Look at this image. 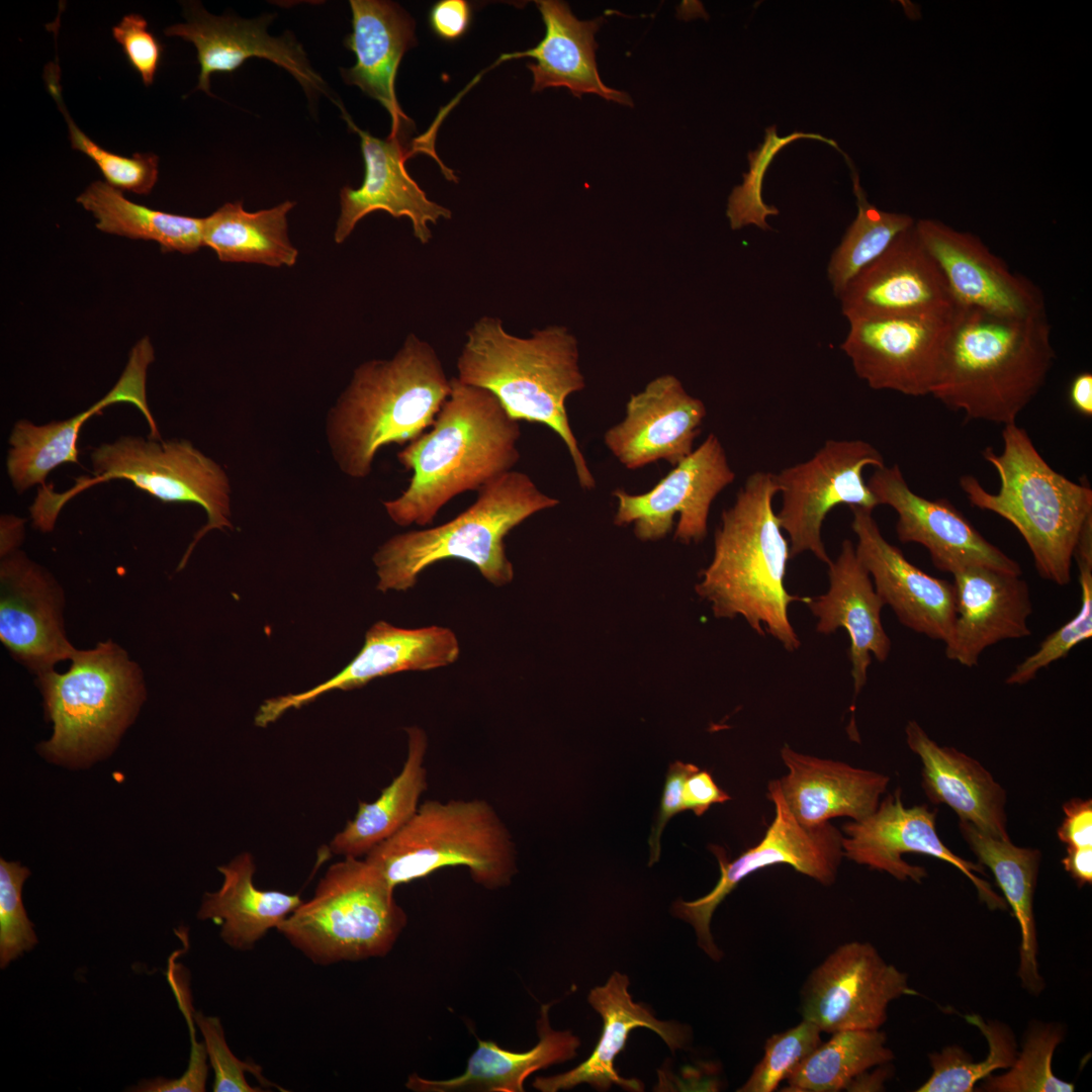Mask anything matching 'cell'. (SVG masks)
Listing matches in <instances>:
<instances>
[{
	"instance_id": "obj_33",
	"label": "cell",
	"mask_w": 1092,
	"mask_h": 1092,
	"mask_svg": "<svg viewBox=\"0 0 1092 1092\" xmlns=\"http://www.w3.org/2000/svg\"><path fill=\"white\" fill-rule=\"evenodd\" d=\"M909 748L922 762V788L933 804L948 806L960 820L995 838L1010 839L1005 790L975 758L941 746L916 722L905 728Z\"/></svg>"
},
{
	"instance_id": "obj_39",
	"label": "cell",
	"mask_w": 1092,
	"mask_h": 1092,
	"mask_svg": "<svg viewBox=\"0 0 1092 1092\" xmlns=\"http://www.w3.org/2000/svg\"><path fill=\"white\" fill-rule=\"evenodd\" d=\"M294 202L246 211L242 201L229 202L203 217V244L222 262H245L272 267L293 266L298 251L290 243L287 213Z\"/></svg>"
},
{
	"instance_id": "obj_26",
	"label": "cell",
	"mask_w": 1092,
	"mask_h": 1092,
	"mask_svg": "<svg viewBox=\"0 0 1092 1092\" xmlns=\"http://www.w3.org/2000/svg\"><path fill=\"white\" fill-rule=\"evenodd\" d=\"M187 22L167 27L164 33L192 42L200 66L197 89L210 94V76L231 73L250 58H262L288 71L308 97L327 92L323 78L312 69L301 44L286 32L280 37L268 34L267 25L275 15L256 19L213 16L198 4H190Z\"/></svg>"
},
{
	"instance_id": "obj_28",
	"label": "cell",
	"mask_w": 1092,
	"mask_h": 1092,
	"mask_svg": "<svg viewBox=\"0 0 1092 1092\" xmlns=\"http://www.w3.org/2000/svg\"><path fill=\"white\" fill-rule=\"evenodd\" d=\"M343 113L349 127L360 136L365 175L359 188L346 186L341 190L336 243L344 242L364 216L384 210L395 218L408 217L415 237L420 243L428 244L432 239L429 223H436L440 218L449 219L452 213L430 200L407 173L404 162L415 149L406 147L404 139L399 136L375 138L357 127L345 111Z\"/></svg>"
},
{
	"instance_id": "obj_3",
	"label": "cell",
	"mask_w": 1092,
	"mask_h": 1092,
	"mask_svg": "<svg viewBox=\"0 0 1092 1092\" xmlns=\"http://www.w3.org/2000/svg\"><path fill=\"white\" fill-rule=\"evenodd\" d=\"M778 492L774 473L756 471L747 477L734 504L722 513L712 561L696 590L711 603L716 617L742 616L759 635L766 631L794 651L801 643L788 608L809 598L790 595L785 587L791 556L772 507Z\"/></svg>"
},
{
	"instance_id": "obj_25",
	"label": "cell",
	"mask_w": 1092,
	"mask_h": 1092,
	"mask_svg": "<svg viewBox=\"0 0 1092 1092\" xmlns=\"http://www.w3.org/2000/svg\"><path fill=\"white\" fill-rule=\"evenodd\" d=\"M851 511L856 556L885 606L892 608L902 625L945 643L956 616L952 582L934 577L908 561L898 547L883 537L873 510Z\"/></svg>"
},
{
	"instance_id": "obj_56",
	"label": "cell",
	"mask_w": 1092,
	"mask_h": 1092,
	"mask_svg": "<svg viewBox=\"0 0 1092 1092\" xmlns=\"http://www.w3.org/2000/svg\"><path fill=\"white\" fill-rule=\"evenodd\" d=\"M731 797L715 783L708 770L698 768L685 782L682 803L685 811L690 810L702 816L714 804H722Z\"/></svg>"
},
{
	"instance_id": "obj_47",
	"label": "cell",
	"mask_w": 1092,
	"mask_h": 1092,
	"mask_svg": "<svg viewBox=\"0 0 1092 1092\" xmlns=\"http://www.w3.org/2000/svg\"><path fill=\"white\" fill-rule=\"evenodd\" d=\"M801 138H812L837 147L834 141L815 133L794 132L787 138H779L776 126L768 127L763 145L748 154L749 172L743 175L742 184L736 186L729 196L726 214L732 230L750 224L763 231L770 230L766 217L777 215L779 209L767 205L762 199L764 173L780 149Z\"/></svg>"
},
{
	"instance_id": "obj_1",
	"label": "cell",
	"mask_w": 1092,
	"mask_h": 1092,
	"mask_svg": "<svg viewBox=\"0 0 1092 1092\" xmlns=\"http://www.w3.org/2000/svg\"><path fill=\"white\" fill-rule=\"evenodd\" d=\"M449 396L428 432L397 454L407 487L383 502L398 526L432 525L439 511L467 490H479L520 459L519 422L490 391L450 378Z\"/></svg>"
},
{
	"instance_id": "obj_8",
	"label": "cell",
	"mask_w": 1092,
	"mask_h": 1092,
	"mask_svg": "<svg viewBox=\"0 0 1092 1092\" xmlns=\"http://www.w3.org/2000/svg\"><path fill=\"white\" fill-rule=\"evenodd\" d=\"M64 673L37 675L51 738L39 745L53 762L84 766L108 754L145 699L143 674L111 640L77 650Z\"/></svg>"
},
{
	"instance_id": "obj_32",
	"label": "cell",
	"mask_w": 1092,
	"mask_h": 1092,
	"mask_svg": "<svg viewBox=\"0 0 1092 1092\" xmlns=\"http://www.w3.org/2000/svg\"><path fill=\"white\" fill-rule=\"evenodd\" d=\"M828 566V592L809 598L806 604L818 618L817 632L830 634L838 628L846 630L850 640L848 655L856 697L867 682L872 654L883 662L891 650V640L881 620L885 604L848 539L842 542L838 557Z\"/></svg>"
},
{
	"instance_id": "obj_54",
	"label": "cell",
	"mask_w": 1092,
	"mask_h": 1092,
	"mask_svg": "<svg viewBox=\"0 0 1092 1092\" xmlns=\"http://www.w3.org/2000/svg\"><path fill=\"white\" fill-rule=\"evenodd\" d=\"M472 19L470 4L465 0H441L429 12V24L440 38L453 41L462 37Z\"/></svg>"
},
{
	"instance_id": "obj_13",
	"label": "cell",
	"mask_w": 1092,
	"mask_h": 1092,
	"mask_svg": "<svg viewBox=\"0 0 1092 1092\" xmlns=\"http://www.w3.org/2000/svg\"><path fill=\"white\" fill-rule=\"evenodd\" d=\"M884 465L880 451L866 441L829 440L812 458L775 474L783 500L778 518L789 535L791 558L810 551L829 565L821 538L824 519L838 505L879 506L862 471Z\"/></svg>"
},
{
	"instance_id": "obj_7",
	"label": "cell",
	"mask_w": 1092,
	"mask_h": 1092,
	"mask_svg": "<svg viewBox=\"0 0 1092 1092\" xmlns=\"http://www.w3.org/2000/svg\"><path fill=\"white\" fill-rule=\"evenodd\" d=\"M558 504L527 474L506 472L483 485L475 502L449 522L384 542L373 555L377 589L405 592L426 568L447 559L469 562L492 585H507L514 578V567L505 537L532 515Z\"/></svg>"
},
{
	"instance_id": "obj_9",
	"label": "cell",
	"mask_w": 1092,
	"mask_h": 1092,
	"mask_svg": "<svg viewBox=\"0 0 1092 1092\" xmlns=\"http://www.w3.org/2000/svg\"><path fill=\"white\" fill-rule=\"evenodd\" d=\"M364 858L395 889L447 867H465L479 886L496 890L517 872L511 833L483 799L428 800L396 833Z\"/></svg>"
},
{
	"instance_id": "obj_59",
	"label": "cell",
	"mask_w": 1092,
	"mask_h": 1092,
	"mask_svg": "<svg viewBox=\"0 0 1092 1092\" xmlns=\"http://www.w3.org/2000/svg\"><path fill=\"white\" fill-rule=\"evenodd\" d=\"M1 558L17 550L24 536V520L12 515L1 516L0 521Z\"/></svg>"
},
{
	"instance_id": "obj_21",
	"label": "cell",
	"mask_w": 1092,
	"mask_h": 1092,
	"mask_svg": "<svg viewBox=\"0 0 1092 1092\" xmlns=\"http://www.w3.org/2000/svg\"><path fill=\"white\" fill-rule=\"evenodd\" d=\"M0 586V639L20 663L38 675L74 656L52 574L16 550L1 558Z\"/></svg>"
},
{
	"instance_id": "obj_22",
	"label": "cell",
	"mask_w": 1092,
	"mask_h": 1092,
	"mask_svg": "<svg viewBox=\"0 0 1092 1092\" xmlns=\"http://www.w3.org/2000/svg\"><path fill=\"white\" fill-rule=\"evenodd\" d=\"M459 654L456 634L447 627L405 629L376 622L367 631L359 653L338 674L305 692L266 700L256 714L255 724L265 727L286 711L300 708L334 690L358 689L372 679L397 672L448 666Z\"/></svg>"
},
{
	"instance_id": "obj_12",
	"label": "cell",
	"mask_w": 1092,
	"mask_h": 1092,
	"mask_svg": "<svg viewBox=\"0 0 1092 1092\" xmlns=\"http://www.w3.org/2000/svg\"><path fill=\"white\" fill-rule=\"evenodd\" d=\"M767 790L775 806V818L763 838L733 860H729L722 847L711 845L720 867L717 884L705 896L693 901L679 899L672 906L673 914L694 927L699 946L714 961L721 960L722 952L710 930L712 916L742 880L759 870L785 863L823 886H831L844 857L839 829L830 822L813 827L802 825L789 810L779 780L770 781Z\"/></svg>"
},
{
	"instance_id": "obj_10",
	"label": "cell",
	"mask_w": 1092,
	"mask_h": 1092,
	"mask_svg": "<svg viewBox=\"0 0 1092 1092\" xmlns=\"http://www.w3.org/2000/svg\"><path fill=\"white\" fill-rule=\"evenodd\" d=\"M90 457L93 477L76 479L75 485L63 493L42 485L30 507L34 528L51 532L71 497L100 482L126 479L163 503H192L205 511L207 523L196 533L178 569L184 567L194 546L207 532L233 529L229 477L220 465L188 440L122 436L93 449Z\"/></svg>"
},
{
	"instance_id": "obj_49",
	"label": "cell",
	"mask_w": 1092,
	"mask_h": 1092,
	"mask_svg": "<svg viewBox=\"0 0 1092 1092\" xmlns=\"http://www.w3.org/2000/svg\"><path fill=\"white\" fill-rule=\"evenodd\" d=\"M30 872L17 861L0 860V968L31 950L38 942L22 902V886Z\"/></svg>"
},
{
	"instance_id": "obj_19",
	"label": "cell",
	"mask_w": 1092,
	"mask_h": 1092,
	"mask_svg": "<svg viewBox=\"0 0 1092 1092\" xmlns=\"http://www.w3.org/2000/svg\"><path fill=\"white\" fill-rule=\"evenodd\" d=\"M867 483L879 506L887 505L897 513L898 539L925 547L938 570L953 574L986 566L1022 574L1019 563L984 538L950 502L915 493L897 464L876 468Z\"/></svg>"
},
{
	"instance_id": "obj_51",
	"label": "cell",
	"mask_w": 1092,
	"mask_h": 1092,
	"mask_svg": "<svg viewBox=\"0 0 1092 1092\" xmlns=\"http://www.w3.org/2000/svg\"><path fill=\"white\" fill-rule=\"evenodd\" d=\"M112 36L121 46L129 65L139 73L144 85H152L161 63L163 48L149 30L147 20L141 14L129 13L112 27Z\"/></svg>"
},
{
	"instance_id": "obj_18",
	"label": "cell",
	"mask_w": 1092,
	"mask_h": 1092,
	"mask_svg": "<svg viewBox=\"0 0 1092 1092\" xmlns=\"http://www.w3.org/2000/svg\"><path fill=\"white\" fill-rule=\"evenodd\" d=\"M838 298L842 314L848 322L945 316L952 314L959 306L914 225L900 234Z\"/></svg>"
},
{
	"instance_id": "obj_41",
	"label": "cell",
	"mask_w": 1092,
	"mask_h": 1092,
	"mask_svg": "<svg viewBox=\"0 0 1092 1092\" xmlns=\"http://www.w3.org/2000/svg\"><path fill=\"white\" fill-rule=\"evenodd\" d=\"M879 1029L842 1030L812 1051L786 1079L787 1092H838L894 1059Z\"/></svg>"
},
{
	"instance_id": "obj_11",
	"label": "cell",
	"mask_w": 1092,
	"mask_h": 1092,
	"mask_svg": "<svg viewBox=\"0 0 1092 1092\" xmlns=\"http://www.w3.org/2000/svg\"><path fill=\"white\" fill-rule=\"evenodd\" d=\"M394 890L365 858L347 856L276 929L316 965L381 958L407 921Z\"/></svg>"
},
{
	"instance_id": "obj_30",
	"label": "cell",
	"mask_w": 1092,
	"mask_h": 1092,
	"mask_svg": "<svg viewBox=\"0 0 1092 1092\" xmlns=\"http://www.w3.org/2000/svg\"><path fill=\"white\" fill-rule=\"evenodd\" d=\"M352 33L344 40L356 63L341 69L348 85L361 89L379 102L391 118L389 135L404 139L415 128L402 112L395 94V79L404 53L416 46L415 20L397 3L379 0H351Z\"/></svg>"
},
{
	"instance_id": "obj_46",
	"label": "cell",
	"mask_w": 1092,
	"mask_h": 1092,
	"mask_svg": "<svg viewBox=\"0 0 1092 1092\" xmlns=\"http://www.w3.org/2000/svg\"><path fill=\"white\" fill-rule=\"evenodd\" d=\"M1059 1025L1037 1023L1027 1031L1020 1053L1006 1073L988 1076L980 1090L991 1092H1071L1072 1083L1057 1077L1054 1052L1063 1040Z\"/></svg>"
},
{
	"instance_id": "obj_55",
	"label": "cell",
	"mask_w": 1092,
	"mask_h": 1092,
	"mask_svg": "<svg viewBox=\"0 0 1092 1092\" xmlns=\"http://www.w3.org/2000/svg\"><path fill=\"white\" fill-rule=\"evenodd\" d=\"M1064 818L1057 830L1067 847L1092 846V800L1073 798L1063 804Z\"/></svg>"
},
{
	"instance_id": "obj_37",
	"label": "cell",
	"mask_w": 1092,
	"mask_h": 1092,
	"mask_svg": "<svg viewBox=\"0 0 1092 1092\" xmlns=\"http://www.w3.org/2000/svg\"><path fill=\"white\" fill-rule=\"evenodd\" d=\"M959 829L979 863L992 872L1019 924L1018 977L1027 992L1037 995L1044 987L1038 971V942L1033 914L1041 852L1036 848L1016 846L1010 839L990 836L967 821L960 820Z\"/></svg>"
},
{
	"instance_id": "obj_4",
	"label": "cell",
	"mask_w": 1092,
	"mask_h": 1092,
	"mask_svg": "<svg viewBox=\"0 0 1092 1092\" xmlns=\"http://www.w3.org/2000/svg\"><path fill=\"white\" fill-rule=\"evenodd\" d=\"M575 337L561 326L534 330L530 337L508 333L502 320L482 316L466 332L456 378L490 391L516 421L539 423L565 444L584 489L596 480L571 430L567 397L584 388Z\"/></svg>"
},
{
	"instance_id": "obj_42",
	"label": "cell",
	"mask_w": 1092,
	"mask_h": 1092,
	"mask_svg": "<svg viewBox=\"0 0 1092 1092\" xmlns=\"http://www.w3.org/2000/svg\"><path fill=\"white\" fill-rule=\"evenodd\" d=\"M850 165V163H849ZM853 192L857 214L832 253L827 267L828 280L836 297L869 265L877 260L914 219L904 213L887 212L871 204L853 167Z\"/></svg>"
},
{
	"instance_id": "obj_5",
	"label": "cell",
	"mask_w": 1092,
	"mask_h": 1092,
	"mask_svg": "<svg viewBox=\"0 0 1092 1092\" xmlns=\"http://www.w3.org/2000/svg\"><path fill=\"white\" fill-rule=\"evenodd\" d=\"M450 390L435 349L415 334L391 359L360 364L327 418L328 443L340 470L367 477L383 446L410 443L433 426Z\"/></svg>"
},
{
	"instance_id": "obj_15",
	"label": "cell",
	"mask_w": 1092,
	"mask_h": 1092,
	"mask_svg": "<svg viewBox=\"0 0 1092 1092\" xmlns=\"http://www.w3.org/2000/svg\"><path fill=\"white\" fill-rule=\"evenodd\" d=\"M937 810L928 805L906 808L902 791L896 789L880 801L870 816L842 825L843 856L870 869L886 872L899 881L916 883L927 877L923 867L910 864L905 853L930 855L952 864L975 886L981 901L991 910H1005L1007 903L980 876L984 867L953 853L940 839L936 830Z\"/></svg>"
},
{
	"instance_id": "obj_29",
	"label": "cell",
	"mask_w": 1092,
	"mask_h": 1092,
	"mask_svg": "<svg viewBox=\"0 0 1092 1092\" xmlns=\"http://www.w3.org/2000/svg\"><path fill=\"white\" fill-rule=\"evenodd\" d=\"M629 978L614 972L607 983L590 990L588 1002L602 1016L603 1029L592 1055L575 1068L550 1077H537L533 1087L542 1092L568 1090L586 1083L599 1091L617 1085L627 1091L644 1090L638 1079L624 1078L615 1069V1059L626 1045L633 1028L646 1027L656 1032L672 1053L690 1040L689 1026L661 1021L642 1004L635 1003L628 991Z\"/></svg>"
},
{
	"instance_id": "obj_35",
	"label": "cell",
	"mask_w": 1092,
	"mask_h": 1092,
	"mask_svg": "<svg viewBox=\"0 0 1092 1092\" xmlns=\"http://www.w3.org/2000/svg\"><path fill=\"white\" fill-rule=\"evenodd\" d=\"M551 1004L540 1009L539 1040L527 1052H512L492 1040L478 1039L475 1051L459 1076L431 1080L410 1075L406 1088L416 1092H523L525 1080L534 1072L573 1059L580 1045L570 1030H555L549 1022Z\"/></svg>"
},
{
	"instance_id": "obj_24",
	"label": "cell",
	"mask_w": 1092,
	"mask_h": 1092,
	"mask_svg": "<svg viewBox=\"0 0 1092 1092\" xmlns=\"http://www.w3.org/2000/svg\"><path fill=\"white\" fill-rule=\"evenodd\" d=\"M707 411L671 374L651 380L632 394L625 418L604 435V443L627 469L659 460L675 466L693 452Z\"/></svg>"
},
{
	"instance_id": "obj_34",
	"label": "cell",
	"mask_w": 1092,
	"mask_h": 1092,
	"mask_svg": "<svg viewBox=\"0 0 1092 1092\" xmlns=\"http://www.w3.org/2000/svg\"><path fill=\"white\" fill-rule=\"evenodd\" d=\"M535 3L545 24L543 38L530 50L503 57L535 60V63L527 64L533 74L532 91L565 87L576 97L596 94L609 101L632 105L627 93L607 86L598 72L595 34L602 19L579 20L562 1L539 0Z\"/></svg>"
},
{
	"instance_id": "obj_57",
	"label": "cell",
	"mask_w": 1092,
	"mask_h": 1092,
	"mask_svg": "<svg viewBox=\"0 0 1092 1092\" xmlns=\"http://www.w3.org/2000/svg\"><path fill=\"white\" fill-rule=\"evenodd\" d=\"M1062 864L1078 887L1092 883V846L1091 847H1067V853L1062 858Z\"/></svg>"
},
{
	"instance_id": "obj_16",
	"label": "cell",
	"mask_w": 1092,
	"mask_h": 1092,
	"mask_svg": "<svg viewBox=\"0 0 1092 1092\" xmlns=\"http://www.w3.org/2000/svg\"><path fill=\"white\" fill-rule=\"evenodd\" d=\"M734 478L720 440L710 434L650 490L630 494L616 489L614 523L633 524L638 539L655 541L667 535L678 515L674 538L687 544L700 542L707 535L712 503Z\"/></svg>"
},
{
	"instance_id": "obj_52",
	"label": "cell",
	"mask_w": 1092,
	"mask_h": 1092,
	"mask_svg": "<svg viewBox=\"0 0 1092 1092\" xmlns=\"http://www.w3.org/2000/svg\"><path fill=\"white\" fill-rule=\"evenodd\" d=\"M699 767L693 763L674 761L666 772L662 797L648 839L650 847L649 866L656 862L660 855V837L666 823L676 814L684 812L682 790L688 777Z\"/></svg>"
},
{
	"instance_id": "obj_50",
	"label": "cell",
	"mask_w": 1092,
	"mask_h": 1092,
	"mask_svg": "<svg viewBox=\"0 0 1092 1092\" xmlns=\"http://www.w3.org/2000/svg\"><path fill=\"white\" fill-rule=\"evenodd\" d=\"M194 1020L204 1039L207 1058L214 1072L212 1090L214 1092H258L263 1091L250 1085L245 1074L251 1073L263 1085L272 1084L262 1075V1069L255 1063L238 1059L226 1043L223 1027L217 1017L196 1012Z\"/></svg>"
},
{
	"instance_id": "obj_44",
	"label": "cell",
	"mask_w": 1092,
	"mask_h": 1092,
	"mask_svg": "<svg viewBox=\"0 0 1092 1092\" xmlns=\"http://www.w3.org/2000/svg\"><path fill=\"white\" fill-rule=\"evenodd\" d=\"M1074 559L1079 570L1081 606L1077 614L1051 633L1038 648L1018 663L1007 676V685H1024L1052 663L1066 657L1078 644L1092 637V518L1080 533Z\"/></svg>"
},
{
	"instance_id": "obj_58",
	"label": "cell",
	"mask_w": 1092,
	"mask_h": 1092,
	"mask_svg": "<svg viewBox=\"0 0 1092 1092\" xmlns=\"http://www.w3.org/2000/svg\"><path fill=\"white\" fill-rule=\"evenodd\" d=\"M1069 400L1073 408L1084 417L1092 416V374L1078 373L1069 387Z\"/></svg>"
},
{
	"instance_id": "obj_38",
	"label": "cell",
	"mask_w": 1092,
	"mask_h": 1092,
	"mask_svg": "<svg viewBox=\"0 0 1092 1092\" xmlns=\"http://www.w3.org/2000/svg\"><path fill=\"white\" fill-rule=\"evenodd\" d=\"M407 754L399 774L372 802H360L358 810L330 842V851L344 857L365 856L372 848L400 830L417 813L428 788L425 757L428 736L424 729H405Z\"/></svg>"
},
{
	"instance_id": "obj_48",
	"label": "cell",
	"mask_w": 1092,
	"mask_h": 1092,
	"mask_svg": "<svg viewBox=\"0 0 1092 1092\" xmlns=\"http://www.w3.org/2000/svg\"><path fill=\"white\" fill-rule=\"evenodd\" d=\"M821 1042V1030L804 1019L794 1027L772 1034L765 1041L761 1060L737 1091H775Z\"/></svg>"
},
{
	"instance_id": "obj_20",
	"label": "cell",
	"mask_w": 1092,
	"mask_h": 1092,
	"mask_svg": "<svg viewBox=\"0 0 1092 1092\" xmlns=\"http://www.w3.org/2000/svg\"><path fill=\"white\" fill-rule=\"evenodd\" d=\"M914 228L958 305L1006 317L1046 314L1039 287L1012 272L977 236L930 218Z\"/></svg>"
},
{
	"instance_id": "obj_14",
	"label": "cell",
	"mask_w": 1092,
	"mask_h": 1092,
	"mask_svg": "<svg viewBox=\"0 0 1092 1092\" xmlns=\"http://www.w3.org/2000/svg\"><path fill=\"white\" fill-rule=\"evenodd\" d=\"M908 977L870 942L839 945L809 975L801 991L804 1020L821 1032L880 1029L889 1004L915 995Z\"/></svg>"
},
{
	"instance_id": "obj_27",
	"label": "cell",
	"mask_w": 1092,
	"mask_h": 1092,
	"mask_svg": "<svg viewBox=\"0 0 1092 1092\" xmlns=\"http://www.w3.org/2000/svg\"><path fill=\"white\" fill-rule=\"evenodd\" d=\"M952 576L956 616L944 643L949 660L973 667L988 647L1031 634V597L1021 575L972 566Z\"/></svg>"
},
{
	"instance_id": "obj_40",
	"label": "cell",
	"mask_w": 1092,
	"mask_h": 1092,
	"mask_svg": "<svg viewBox=\"0 0 1092 1092\" xmlns=\"http://www.w3.org/2000/svg\"><path fill=\"white\" fill-rule=\"evenodd\" d=\"M77 202L96 218V228L133 240L154 241L164 251L190 254L203 244V218L155 210L126 199L106 182L91 183Z\"/></svg>"
},
{
	"instance_id": "obj_53",
	"label": "cell",
	"mask_w": 1092,
	"mask_h": 1092,
	"mask_svg": "<svg viewBox=\"0 0 1092 1092\" xmlns=\"http://www.w3.org/2000/svg\"><path fill=\"white\" fill-rule=\"evenodd\" d=\"M204 1043L192 1040L190 1060L187 1070L177 1079L157 1077L140 1081L127 1089L133 1092H202L206 1088L208 1067Z\"/></svg>"
},
{
	"instance_id": "obj_31",
	"label": "cell",
	"mask_w": 1092,
	"mask_h": 1092,
	"mask_svg": "<svg viewBox=\"0 0 1092 1092\" xmlns=\"http://www.w3.org/2000/svg\"><path fill=\"white\" fill-rule=\"evenodd\" d=\"M788 768L779 779L784 800L793 816L806 827L835 817L859 821L879 806L890 778L848 763L800 753L788 744L781 749Z\"/></svg>"
},
{
	"instance_id": "obj_2",
	"label": "cell",
	"mask_w": 1092,
	"mask_h": 1092,
	"mask_svg": "<svg viewBox=\"0 0 1092 1092\" xmlns=\"http://www.w3.org/2000/svg\"><path fill=\"white\" fill-rule=\"evenodd\" d=\"M1055 358L1046 314L1006 317L959 305L930 394L967 420L1014 424Z\"/></svg>"
},
{
	"instance_id": "obj_17",
	"label": "cell",
	"mask_w": 1092,
	"mask_h": 1092,
	"mask_svg": "<svg viewBox=\"0 0 1092 1092\" xmlns=\"http://www.w3.org/2000/svg\"><path fill=\"white\" fill-rule=\"evenodd\" d=\"M954 312L850 321L841 349L871 388L928 395Z\"/></svg>"
},
{
	"instance_id": "obj_6",
	"label": "cell",
	"mask_w": 1092,
	"mask_h": 1092,
	"mask_svg": "<svg viewBox=\"0 0 1092 1092\" xmlns=\"http://www.w3.org/2000/svg\"><path fill=\"white\" fill-rule=\"evenodd\" d=\"M1003 449L982 451L996 470L999 489L987 491L973 475L959 482L970 504L1008 521L1022 536L1040 577L1058 585L1071 580L1075 548L1092 516V489L1054 470L1016 423L1002 430Z\"/></svg>"
},
{
	"instance_id": "obj_43",
	"label": "cell",
	"mask_w": 1092,
	"mask_h": 1092,
	"mask_svg": "<svg viewBox=\"0 0 1092 1092\" xmlns=\"http://www.w3.org/2000/svg\"><path fill=\"white\" fill-rule=\"evenodd\" d=\"M986 1037L989 1053L983 1061L973 1057L958 1045H949L939 1053L929 1055L932 1068L930 1077L918 1092H973L975 1085L997 1070H1007L1014 1063L1018 1051L1011 1029L1004 1023L987 1022L978 1015L966 1017Z\"/></svg>"
},
{
	"instance_id": "obj_45",
	"label": "cell",
	"mask_w": 1092,
	"mask_h": 1092,
	"mask_svg": "<svg viewBox=\"0 0 1092 1092\" xmlns=\"http://www.w3.org/2000/svg\"><path fill=\"white\" fill-rule=\"evenodd\" d=\"M44 79L67 121L72 148L89 157L99 168L106 183L112 187L120 191L149 194L158 180L159 158L151 153L123 157L103 149L88 138L71 118L62 99L57 63L46 68Z\"/></svg>"
},
{
	"instance_id": "obj_23",
	"label": "cell",
	"mask_w": 1092,
	"mask_h": 1092,
	"mask_svg": "<svg viewBox=\"0 0 1092 1092\" xmlns=\"http://www.w3.org/2000/svg\"><path fill=\"white\" fill-rule=\"evenodd\" d=\"M153 360V347L145 338L132 349L117 383L88 410L68 420L41 426L28 420L17 421L9 437L6 460L7 473L15 490L23 493L36 484L42 486L49 473L59 465L78 463L77 442L83 424L111 404L127 402L134 405L150 427L149 437L161 440L146 397L147 369Z\"/></svg>"
},
{
	"instance_id": "obj_36",
	"label": "cell",
	"mask_w": 1092,
	"mask_h": 1092,
	"mask_svg": "<svg viewBox=\"0 0 1092 1092\" xmlns=\"http://www.w3.org/2000/svg\"><path fill=\"white\" fill-rule=\"evenodd\" d=\"M218 872L222 884L204 895L197 918L219 924L221 939L234 949H252L302 903L297 894L258 889L253 882L256 866L249 852L218 867Z\"/></svg>"
}]
</instances>
